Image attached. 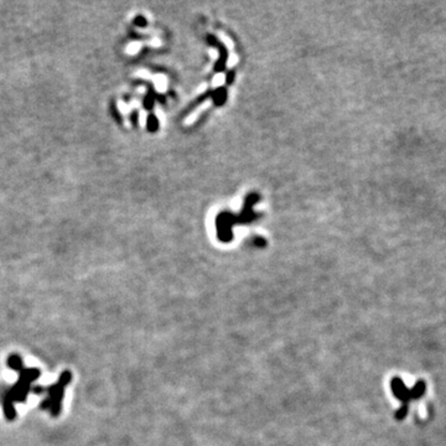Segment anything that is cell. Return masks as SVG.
Returning a JSON list of instances; mask_svg holds the SVG:
<instances>
[{"label":"cell","instance_id":"6da1fadb","mask_svg":"<svg viewBox=\"0 0 446 446\" xmlns=\"http://www.w3.org/2000/svg\"><path fill=\"white\" fill-rule=\"evenodd\" d=\"M8 364L10 368L19 373V379L12 388L7 389L3 393L2 405L5 415L8 419H14L15 416V403H21L26 401L32 382L37 379L40 371L36 368H25L23 361L19 356L13 355L8 358Z\"/></svg>","mask_w":446,"mask_h":446},{"label":"cell","instance_id":"7a4b0ae2","mask_svg":"<svg viewBox=\"0 0 446 446\" xmlns=\"http://www.w3.org/2000/svg\"><path fill=\"white\" fill-rule=\"evenodd\" d=\"M70 382H71V373L63 372L56 385L47 387V389H46V392H47V397H46L44 402L41 403L42 409H46L53 416L57 415L58 413L61 412V403L62 399H63L65 388H66V386L69 385Z\"/></svg>","mask_w":446,"mask_h":446},{"label":"cell","instance_id":"3957f363","mask_svg":"<svg viewBox=\"0 0 446 446\" xmlns=\"http://www.w3.org/2000/svg\"><path fill=\"white\" fill-rule=\"evenodd\" d=\"M391 388L392 392H393L394 397H396L397 399H399V401L402 402V404H409V402L412 401V399H410L409 389L405 387L402 378L394 377L393 379L391 380Z\"/></svg>","mask_w":446,"mask_h":446},{"label":"cell","instance_id":"277c9868","mask_svg":"<svg viewBox=\"0 0 446 446\" xmlns=\"http://www.w3.org/2000/svg\"><path fill=\"white\" fill-rule=\"evenodd\" d=\"M426 391V385L423 379L415 382V385L413 386L412 389H409L410 393V399H419L424 396Z\"/></svg>","mask_w":446,"mask_h":446},{"label":"cell","instance_id":"5b68a950","mask_svg":"<svg viewBox=\"0 0 446 446\" xmlns=\"http://www.w3.org/2000/svg\"><path fill=\"white\" fill-rule=\"evenodd\" d=\"M408 412H409V404H402L394 415H396L397 420H403L408 415Z\"/></svg>","mask_w":446,"mask_h":446}]
</instances>
